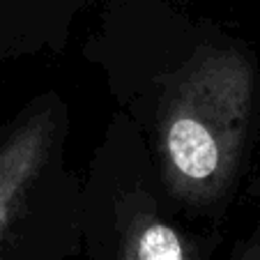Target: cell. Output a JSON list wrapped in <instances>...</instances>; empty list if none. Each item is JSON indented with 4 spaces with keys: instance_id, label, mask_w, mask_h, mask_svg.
<instances>
[{
    "instance_id": "cell-4",
    "label": "cell",
    "mask_w": 260,
    "mask_h": 260,
    "mask_svg": "<svg viewBox=\"0 0 260 260\" xmlns=\"http://www.w3.org/2000/svg\"><path fill=\"white\" fill-rule=\"evenodd\" d=\"M235 260H260V228L249 240V244L235 255Z\"/></svg>"
},
{
    "instance_id": "cell-1",
    "label": "cell",
    "mask_w": 260,
    "mask_h": 260,
    "mask_svg": "<svg viewBox=\"0 0 260 260\" xmlns=\"http://www.w3.org/2000/svg\"><path fill=\"white\" fill-rule=\"evenodd\" d=\"M253 108V69L237 51L198 49L168 88L159 115L164 180L193 203L228 189Z\"/></svg>"
},
{
    "instance_id": "cell-3",
    "label": "cell",
    "mask_w": 260,
    "mask_h": 260,
    "mask_svg": "<svg viewBox=\"0 0 260 260\" xmlns=\"http://www.w3.org/2000/svg\"><path fill=\"white\" fill-rule=\"evenodd\" d=\"M111 260H198L193 244L152 210L124 214Z\"/></svg>"
},
{
    "instance_id": "cell-2",
    "label": "cell",
    "mask_w": 260,
    "mask_h": 260,
    "mask_svg": "<svg viewBox=\"0 0 260 260\" xmlns=\"http://www.w3.org/2000/svg\"><path fill=\"white\" fill-rule=\"evenodd\" d=\"M53 136V115L42 113L23 122L0 145V249L14 212L37 180Z\"/></svg>"
}]
</instances>
